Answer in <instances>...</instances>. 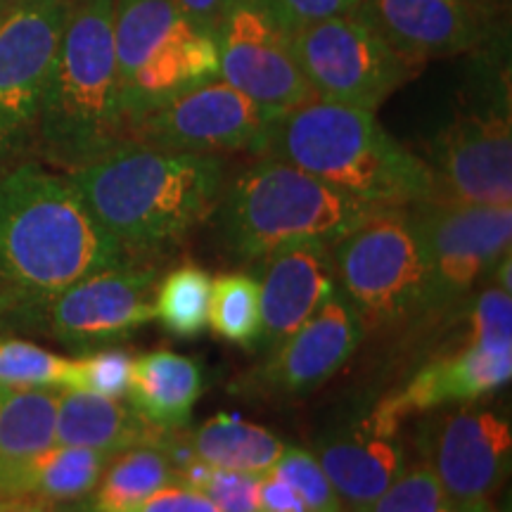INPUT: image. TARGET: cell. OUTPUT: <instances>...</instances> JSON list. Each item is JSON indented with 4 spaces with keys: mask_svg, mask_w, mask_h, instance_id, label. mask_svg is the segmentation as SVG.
Returning a JSON list of instances; mask_svg holds the SVG:
<instances>
[{
    "mask_svg": "<svg viewBox=\"0 0 512 512\" xmlns=\"http://www.w3.org/2000/svg\"><path fill=\"white\" fill-rule=\"evenodd\" d=\"M332 271L363 328L389 332L434 313L432 273L408 209H377L330 247Z\"/></svg>",
    "mask_w": 512,
    "mask_h": 512,
    "instance_id": "cell-6",
    "label": "cell"
},
{
    "mask_svg": "<svg viewBox=\"0 0 512 512\" xmlns=\"http://www.w3.org/2000/svg\"><path fill=\"white\" fill-rule=\"evenodd\" d=\"M219 79L271 110L287 112L313 98L292 38L259 0H233L214 31Z\"/></svg>",
    "mask_w": 512,
    "mask_h": 512,
    "instance_id": "cell-15",
    "label": "cell"
},
{
    "mask_svg": "<svg viewBox=\"0 0 512 512\" xmlns=\"http://www.w3.org/2000/svg\"><path fill=\"white\" fill-rule=\"evenodd\" d=\"M171 3L195 24H200V27L209 31H216L223 15L233 5V0H171Z\"/></svg>",
    "mask_w": 512,
    "mask_h": 512,
    "instance_id": "cell-38",
    "label": "cell"
},
{
    "mask_svg": "<svg viewBox=\"0 0 512 512\" xmlns=\"http://www.w3.org/2000/svg\"><path fill=\"white\" fill-rule=\"evenodd\" d=\"M128 261L67 174L38 162L0 169V294L43 309L86 275Z\"/></svg>",
    "mask_w": 512,
    "mask_h": 512,
    "instance_id": "cell-1",
    "label": "cell"
},
{
    "mask_svg": "<svg viewBox=\"0 0 512 512\" xmlns=\"http://www.w3.org/2000/svg\"><path fill=\"white\" fill-rule=\"evenodd\" d=\"M202 392L204 375L195 358L169 349L133 358L126 396L133 411L157 430H185Z\"/></svg>",
    "mask_w": 512,
    "mask_h": 512,
    "instance_id": "cell-22",
    "label": "cell"
},
{
    "mask_svg": "<svg viewBox=\"0 0 512 512\" xmlns=\"http://www.w3.org/2000/svg\"><path fill=\"white\" fill-rule=\"evenodd\" d=\"M261 335L254 351L268 354L302 328L337 290L328 245H292L256 261Z\"/></svg>",
    "mask_w": 512,
    "mask_h": 512,
    "instance_id": "cell-18",
    "label": "cell"
},
{
    "mask_svg": "<svg viewBox=\"0 0 512 512\" xmlns=\"http://www.w3.org/2000/svg\"><path fill=\"white\" fill-rule=\"evenodd\" d=\"M399 425L375 411L366 420L330 430L316 441L318 465L330 479L344 512H361L389 489L406 467Z\"/></svg>",
    "mask_w": 512,
    "mask_h": 512,
    "instance_id": "cell-17",
    "label": "cell"
},
{
    "mask_svg": "<svg viewBox=\"0 0 512 512\" xmlns=\"http://www.w3.org/2000/svg\"><path fill=\"white\" fill-rule=\"evenodd\" d=\"M261 157L297 166L373 209H408L434 197L425 159L361 107L311 98L278 119Z\"/></svg>",
    "mask_w": 512,
    "mask_h": 512,
    "instance_id": "cell-3",
    "label": "cell"
},
{
    "mask_svg": "<svg viewBox=\"0 0 512 512\" xmlns=\"http://www.w3.org/2000/svg\"><path fill=\"white\" fill-rule=\"evenodd\" d=\"M470 325V342L496 354H512V292L486 285L472 304Z\"/></svg>",
    "mask_w": 512,
    "mask_h": 512,
    "instance_id": "cell-33",
    "label": "cell"
},
{
    "mask_svg": "<svg viewBox=\"0 0 512 512\" xmlns=\"http://www.w3.org/2000/svg\"><path fill=\"white\" fill-rule=\"evenodd\" d=\"M261 512H311L304 498L287 484L283 477L273 475L271 470L261 475Z\"/></svg>",
    "mask_w": 512,
    "mask_h": 512,
    "instance_id": "cell-37",
    "label": "cell"
},
{
    "mask_svg": "<svg viewBox=\"0 0 512 512\" xmlns=\"http://www.w3.org/2000/svg\"><path fill=\"white\" fill-rule=\"evenodd\" d=\"M114 53L126 126L152 107L219 79L214 31L185 17L171 0H114Z\"/></svg>",
    "mask_w": 512,
    "mask_h": 512,
    "instance_id": "cell-7",
    "label": "cell"
},
{
    "mask_svg": "<svg viewBox=\"0 0 512 512\" xmlns=\"http://www.w3.org/2000/svg\"><path fill=\"white\" fill-rule=\"evenodd\" d=\"M408 216L430 264L434 313L463 302L510 254L512 207L430 197Z\"/></svg>",
    "mask_w": 512,
    "mask_h": 512,
    "instance_id": "cell-10",
    "label": "cell"
},
{
    "mask_svg": "<svg viewBox=\"0 0 512 512\" xmlns=\"http://www.w3.org/2000/svg\"><path fill=\"white\" fill-rule=\"evenodd\" d=\"M176 484L200 491L221 512H261V475L221 470L202 460L178 467Z\"/></svg>",
    "mask_w": 512,
    "mask_h": 512,
    "instance_id": "cell-30",
    "label": "cell"
},
{
    "mask_svg": "<svg viewBox=\"0 0 512 512\" xmlns=\"http://www.w3.org/2000/svg\"><path fill=\"white\" fill-rule=\"evenodd\" d=\"M0 389H76V358L17 337H0Z\"/></svg>",
    "mask_w": 512,
    "mask_h": 512,
    "instance_id": "cell-29",
    "label": "cell"
},
{
    "mask_svg": "<svg viewBox=\"0 0 512 512\" xmlns=\"http://www.w3.org/2000/svg\"><path fill=\"white\" fill-rule=\"evenodd\" d=\"M8 309H12V302L8 297H5V294H0V316H3V313Z\"/></svg>",
    "mask_w": 512,
    "mask_h": 512,
    "instance_id": "cell-41",
    "label": "cell"
},
{
    "mask_svg": "<svg viewBox=\"0 0 512 512\" xmlns=\"http://www.w3.org/2000/svg\"><path fill=\"white\" fill-rule=\"evenodd\" d=\"M169 484H176V467L162 448H126L102 472L93 491V512L124 510Z\"/></svg>",
    "mask_w": 512,
    "mask_h": 512,
    "instance_id": "cell-26",
    "label": "cell"
},
{
    "mask_svg": "<svg viewBox=\"0 0 512 512\" xmlns=\"http://www.w3.org/2000/svg\"><path fill=\"white\" fill-rule=\"evenodd\" d=\"M283 114L259 105L226 81L211 79L131 119L126 133L128 143L159 150L192 155H264Z\"/></svg>",
    "mask_w": 512,
    "mask_h": 512,
    "instance_id": "cell-9",
    "label": "cell"
},
{
    "mask_svg": "<svg viewBox=\"0 0 512 512\" xmlns=\"http://www.w3.org/2000/svg\"><path fill=\"white\" fill-rule=\"evenodd\" d=\"M211 275L195 264H181L157 283L155 318L174 337H197L209 323Z\"/></svg>",
    "mask_w": 512,
    "mask_h": 512,
    "instance_id": "cell-27",
    "label": "cell"
},
{
    "mask_svg": "<svg viewBox=\"0 0 512 512\" xmlns=\"http://www.w3.org/2000/svg\"><path fill=\"white\" fill-rule=\"evenodd\" d=\"M93 219L126 252H155L181 242L211 214L226 190L221 155L124 143L67 171Z\"/></svg>",
    "mask_w": 512,
    "mask_h": 512,
    "instance_id": "cell-2",
    "label": "cell"
},
{
    "mask_svg": "<svg viewBox=\"0 0 512 512\" xmlns=\"http://www.w3.org/2000/svg\"><path fill=\"white\" fill-rule=\"evenodd\" d=\"M207 328L242 349H256L261 335L259 280H256V275L226 273L211 280Z\"/></svg>",
    "mask_w": 512,
    "mask_h": 512,
    "instance_id": "cell-28",
    "label": "cell"
},
{
    "mask_svg": "<svg viewBox=\"0 0 512 512\" xmlns=\"http://www.w3.org/2000/svg\"><path fill=\"white\" fill-rule=\"evenodd\" d=\"M188 441L202 463L249 475H264L271 470L285 448L273 432L238 415H214L200 430L188 434Z\"/></svg>",
    "mask_w": 512,
    "mask_h": 512,
    "instance_id": "cell-24",
    "label": "cell"
},
{
    "mask_svg": "<svg viewBox=\"0 0 512 512\" xmlns=\"http://www.w3.org/2000/svg\"><path fill=\"white\" fill-rule=\"evenodd\" d=\"M354 17L418 67L470 53L482 38L467 0H361Z\"/></svg>",
    "mask_w": 512,
    "mask_h": 512,
    "instance_id": "cell-19",
    "label": "cell"
},
{
    "mask_svg": "<svg viewBox=\"0 0 512 512\" xmlns=\"http://www.w3.org/2000/svg\"><path fill=\"white\" fill-rule=\"evenodd\" d=\"M133 356L119 347L83 351L76 358V389L121 399L128 392Z\"/></svg>",
    "mask_w": 512,
    "mask_h": 512,
    "instance_id": "cell-34",
    "label": "cell"
},
{
    "mask_svg": "<svg viewBox=\"0 0 512 512\" xmlns=\"http://www.w3.org/2000/svg\"><path fill=\"white\" fill-rule=\"evenodd\" d=\"M114 456L53 444L0 479V503H67L91 496Z\"/></svg>",
    "mask_w": 512,
    "mask_h": 512,
    "instance_id": "cell-23",
    "label": "cell"
},
{
    "mask_svg": "<svg viewBox=\"0 0 512 512\" xmlns=\"http://www.w3.org/2000/svg\"><path fill=\"white\" fill-rule=\"evenodd\" d=\"M425 162L434 197L512 207L510 100L458 112L432 138Z\"/></svg>",
    "mask_w": 512,
    "mask_h": 512,
    "instance_id": "cell-12",
    "label": "cell"
},
{
    "mask_svg": "<svg viewBox=\"0 0 512 512\" xmlns=\"http://www.w3.org/2000/svg\"><path fill=\"white\" fill-rule=\"evenodd\" d=\"M512 377V354H496L467 342L465 349L427 363L411 377V382L373 411L380 418L401 422L411 415L439 411L451 403H479L484 396L498 392Z\"/></svg>",
    "mask_w": 512,
    "mask_h": 512,
    "instance_id": "cell-20",
    "label": "cell"
},
{
    "mask_svg": "<svg viewBox=\"0 0 512 512\" xmlns=\"http://www.w3.org/2000/svg\"><path fill=\"white\" fill-rule=\"evenodd\" d=\"M373 211L297 166L264 157L226 183L216 214L228 256L256 264L292 245L332 247Z\"/></svg>",
    "mask_w": 512,
    "mask_h": 512,
    "instance_id": "cell-5",
    "label": "cell"
},
{
    "mask_svg": "<svg viewBox=\"0 0 512 512\" xmlns=\"http://www.w3.org/2000/svg\"><path fill=\"white\" fill-rule=\"evenodd\" d=\"M31 138L41 157L64 174L128 143L114 53V0H69Z\"/></svg>",
    "mask_w": 512,
    "mask_h": 512,
    "instance_id": "cell-4",
    "label": "cell"
},
{
    "mask_svg": "<svg viewBox=\"0 0 512 512\" xmlns=\"http://www.w3.org/2000/svg\"><path fill=\"white\" fill-rule=\"evenodd\" d=\"M361 512H458L427 465L403 467L389 489Z\"/></svg>",
    "mask_w": 512,
    "mask_h": 512,
    "instance_id": "cell-31",
    "label": "cell"
},
{
    "mask_svg": "<svg viewBox=\"0 0 512 512\" xmlns=\"http://www.w3.org/2000/svg\"><path fill=\"white\" fill-rule=\"evenodd\" d=\"M169 434L152 427L131 406H121L119 399L86 389H62L57 396L55 444L83 446L117 456L133 446L159 448Z\"/></svg>",
    "mask_w": 512,
    "mask_h": 512,
    "instance_id": "cell-21",
    "label": "cell"
},
{
    "mask_svg": "<svg viewBox=\"0 0 512 512\" xmlns=\"http://www.w3.org/2000/svg\"><path fill=\"white\" fill-rule=\"evenodd\" d=\"M273 475L283 477L292 489L304 498L311 512H344L330 479L325 477L323 467L318 465L316 456L306 448L285 446L280 458L271 467Z\"/></svg>",
    "mask_w": 512,
    "mask_h": 512,
    "instance_id": "cell-32",
    "label": "cell"
},
{
    "mask_svg": "<svg viewBox=\"0 0 512 512\" xmlns=\"http://www.w3.org/2000/svg\"><path fill=\"white\" fill-rule=\"evenodd\" d=\"M69 0H15L0 19V159L34 136Z\"/></svg>",
    "mask_w": 512,
    "mask_h": 512,
    "instance_id": "cell-13",
    "label": "cell"
},
{
    "mask_svg": "<svg viewBox=\"0 0 512 512\" xmlns=\"http://www.w3.org/2000/svg\"><path fill=\"white\" fill-rule=\"evenodd\" d=\"M285 34L335 17H354L361 0H259Z\"/></svg>",
    "mask_w": 512,
    "mask_h": 512,
    "instance_id": "cell-35",
    "label": "cell"
},
{
    "mask_svg": "<svg viewBox=\"0 0 512 512\" xmlns=\"http://www.w3.org/2000/svg\"><path fill=\"white\" fill-rule=\"evenodd\" d=\"M117 512H221L200 491L181 484H169L150 494L136 505Z\"/></svg>",
    "mask_w": 512,
    "mask_h": 512,
    "instance_id": "cell-36",
    "label": "cell"
},
{
    "mask_svg": "<svg viewBox=\"0 0 512 512\" xmlns=\"http://www.w3.org/2000/svg\"><path fill=\"white\" fill-rule=\"evenodd\" d=\"M0 512H50L36 503H0Z\"/></svg>",
    "mask_w": 512,
    "mask_h": 512,
    "instance_id": "cell-39",
    "label": "cell"
},
{
    "mask_svg": "<svg viewBox=\"0 0 512 512\" xmlns=\"http://www.w3.org/2000/svg\"><path fill=\"white\" fill-rule=\"evenodd\" d=\"M418 446L458 512H491L510 470L512 434L501 413L460 403L422 425Z\"/></svg>",
    "mask_w": 512,
    "mask_h": 512,
    "instance_id": "cell-11",
    "label": "cell"
},
{
    "mask_svg": "<svg viewBox=\"0 0 512 512\" xmlns=\"http://www.w3.org/2000/svg\"><path fill=\"white\" fill-rule=\"evenodd\" d=\"M155 268L126 264L86 275L43 306L48 330L76 351L110 347L155 320Z\"/></svg>",
    "mask_w": 512,
    "mask_h": 512,
    "instance_id": "cell-16",
    "label": "cell"
},
{
    "mask_svg": "<svg viewBox=\"0 0 512 512\" xmlns=\"http://www.w3.org/2000/svg\"><path fill=\"white\" fill-rule=\"evenodd\" d=\"M57 389H0V479L55 444Z\"/></svg>",
    "mask_w": 512,
    "mask_h": 512,
    "instance_id": "cell-25",
    "label": "cell"
},
{
    "mask_svg": "<svg viewBox=\"0 0 512 512\" xmlns=\"http://www.w3.org/2000/svg\"><path fill=\"white\" fill-rule=\"evenodd\" d=\"M366 328L344 292L337 290L261 366L235 380L230 392L264 399H297L323 387L361 347Z\"/></svg>",
    "mask_w": 512,
    "mask_h": 512,
    "instance_id": "cell-14",
    "label": "cell"
},
{
    "mask_svg": "<svg viewBox=\"0 0 512 512\" xmlns=\"http://www.w3.org/2000/svg\"><path fill=\"white\" fill-rule=\"evenodd\" d=\"M292 50L313 98L377 112L422 72L358 17H335L294 31Z\"/></svg>",
    "mask_w": 512,
    "mask_h": 512,
    "instance_id": "cell-8",
    "label": "cell"
},
{
    "mask_svg": "<svg viewBox=\"0 0 512 512\" xmlns=\"http://www.w3.org/2000/svg\"><path fill=\"white\" fill-rule=\"evenodd\" d=\"M12 3H15V0H0V19L8 15V10L12 8Z\"/></svg>",
    "mask_w": 512,
    "mask_h": 512,
    "instance_id": "cell-40",
    "label": "cell"
}]
</instances>
